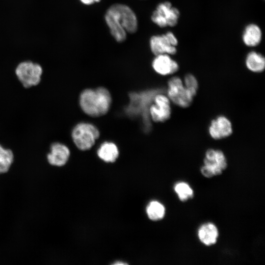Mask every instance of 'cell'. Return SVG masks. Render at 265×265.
I'll return each mask as SVG.
<instances>
[{"label": "cell", "mask_w": 265, "mask_h": 265, "mask_svg": "<svg viewBox=\"0 0 265 265\" xmlns=\"http://www.w3.org/2000/svg\"><path fill=\"white\" fill-rule=\"evenodd\" d=\"M117 25L122 27L127 33L132 34L138 29V20L133 10L128 5L114 3L106 12Z\"/></svg>", "instance_id": "7a4b0ae2"}, {"label": "cell", "mask_w": 265, "mask_h": 265, "mask_svg": "<svg viewBox=\"0 0 265 265\" xmlns=\"http://www.w3.org/2000/svg\"><path fill=\"white\" fill-rule=\"evenodd\" d=\"M167 96L170 101L183 108L189 106L195 96L185 86L178 77L171 78L168 82Z\"/></svg>", "instance_id": "8992f818"}, {"label": "cell", "mask_w": 265, "mask_h": 265, "mask_svg": "<svg viewBox=\"0 0 265 265\" xmlns=\"http://www.w3.org/2000/svg\"><path fill=\"white\" fill-rule=\"evenodd\" d=\"M146 212L149 218L154 221L162 219L165 214V208L163 205L156 201L151 202L148 205Z\"/></svg>", "instance_id": "ffe728a7"}, {"label": "cell", "mask_w": 265, "mask_h": 265, "mask_svg": "<svg viewBox=\"0 0 265 265\" xmlns=\"http://www.w3.org/2000/svg\"><path fill=\"white\" fill-rule=\"evenodd\" d=\"M83 4L90 5L95 3L94 0H80Z\"/></svg>", "instance_id": "cb8c5ba5"}, {"label": "cell", "mask_w": 265, "mask_h": 265, "mask_svg": "<svg viewBox=\"0 0 265 265\" xmlns=\"http://www.w3.org/2000/svg\"><path fill=\"white\" fill-rule=\"evenodd\" d=\"M111 102V94L104 87L85 89L80 93L79 97V104L81 110L91 117L105 115L110 109Z\"/></svg>", "instance_id": "6da1fadb"}, {"label": "cell", "mask_w": 265, "mask_h": 265, "mask_svg": "<svg viewBox=\"0 0 265 265\" xmlns=\"http://www.w3.org/2000/svg\"><path fill=\"white\" fill-rule=\"evenodd\" d=\"M158 93V91L153 90L131 93L130 103L127 109V111L130 112L131 114L141 115L146 126H148L151 119L149 113V107L153 102L155 96Z\"/></svg>", "instance_id": "277c9868"}, {"label": "cell", "mask_w": 265, "mask_h": 265, "mask_svg": "<svg viewBox=\"0 0 265 265\" xmlns=\"http://www.w3.org/2000/svg\"><path fill=\"white\" fill-rule=\"evenodd\" d=\"M204 165L212 172L214 176L220 175L227 166L226 157L219 150L210 149L206 152Z\"/></svg>", "instance_id": "9c48e42d"}, {"label": "cell", "mask_w": 265, "mask_h": 265, "mask_svg": "<svg viewBox=\"0 0 265 265\" xmlns=\"http://www.w3.org/2000/svg\"><path fill=\"white\" fill-rule=\"evenodd\" d=\"M119 150L117 145L110 141L102 143L97 150L98 157L106 162H113L119 156Z\"/></svg>", "instance_id": "2e32d148"}, {"label": "cell", "mask_w": 265, "mask_h": 265, "mask_svg": "<svg viewBox=\"0 0 265 265\" xmlns=\"http://www.w3.org/2000/svg\"><path fill=\"white\" fill-rule=\"evenodd\" d=\"M155 10L166 20L167 26L173 27L177 24L180 11L173 7L170 2L166 1L159 3Z\"/></svg>", "instance_id": "5bb4252c"}, {"label": "cell", "mask_w": 265, "mask_h": 265, "mask_svg": "<svg viewBox=\"0 0 265 265\" xmlns=\"http://www.w3.org/2000/svg\"><path fill=\"white\" fill-rule=\"evenodd\" d=\"M105 22L109 29L110 32L118 43L124 42L127 37V33L121 26L118 25L108 15L105 14Z\"/></svg>", "instance_id": "ac0fdd59"}, {"label": "cell", "mask_w": 265, "mask_h": 265, "mask_svg": "<svg viewBox=\"0 0 265 265\" xmlns=\"http://www.w3.org/2000/svg\"><path fill=\"white\" fill-rule=\"evenodd\" d=\"M174 190L180 200L183 202L191 198L193 195L192 189L186 183L180 182L176 184Z\"/></svg>", "instance_id": "44dd1931"}, {"label": "cell", "mask_w": 265, "mask_h": 265, "mask_svg": "<svg viewBox=\"0 0 265 265\" xmlns=\"http://www.w3.org/2000/svg\"><path fill=\"white\" fill-rule=\"evenodd\" d=\"M152 66L157 73L162 76L173 74L179 68L178 62L166 53L155 55Z\"/></svg>", "instance_id": "30bf717a"}, {"label": "cell", "mask_w": 265, "mask_h": 265, "mask_svg": "<svg viewBox=\"0 0 265 265\" xmlns=\"http://www.w3.org/2000/svg\"><path fill=\"white\" fill-rule=\"evenodd\" d=\"M262 39V31L258 25L254 23L246 25L242 34V40L245 45L249 47L257 46Z\"/></svg>", "instance_id": "4fadbf2b"}, {"label": "cell", "mask_w": 265, "mask_h": 265, "mask_svg": "<svg viewBox=\"0 0 265 265\" xmlns=\"http://www.w3.org/2000/svg\"><path fill=\"white\" fill-rule=\"evenodd\" d=\"M201 172L202 175L207 178H211L214 176L212 172L210 169L205 165L202 167Z\"/></svg>", "instance_id": "603a6c76"}, {"label": "cell", "mask_w": 265, "mask_h": 265, "mask_svg": "<svg viewBox=\"0 0 265 265\" xmlns=\"http://www.w3.org/2000/svg\"><path fill=\"white\" fill-rule=\"evenodd\" d=\"M101 0H94L95 2H99Z\"/></svg>", "instance_id": "484cf974"}, {"label": "cell", "mask_w": 265, "mask_h": 265, "mask_svg": "<svg viewBox=\"0 0 265 265\" xmlns=\"http://www.w3.org/2000/svg\"><path fill=\"white\" fill-rule=\"evenodd\" d=\"M14 154L11 150L0 144V174L7 173L14 161Z\"/></svg>", "instance_id": "d6986e66"}, {"label": "cell", "mask_w": 265, "mask_h": 265, "mask_svg": "<svg viewBox=\"0 0 265 265\" xmlns=\"http://www.w3.org/2000/svg\"><path fill=\"white\" fill-rule=\"evenodd\" d=\"M15 74L25 88L37 85L41 81L43 69L40 65L30 61L20 63L15 69Z\"/></svg>", "instance_id": "5b68a950"}, {"label": "cell", "mask_w": 265, "mask_h": 265, "mask_svg": "<svg viewBox=\"0 0 265 265\" xmlns=\"http://www.w3.org/2000/svg\"><path fill=\"white\" fill-rule=\"evenodd\" d=\"M198 235L200 240L203 243L210 246L216 243L218 232L217 228L213 224L207 223L200 227Z\"/></svg>", "instance_id": "9a60e30c"}, {"label": "cell", "mask_w": 265, "mask_h": 265, "mask_svg": "<svg viewBox=\"0 0 265 265\" xmlns=\"http://www.w3.org/2000/svg\"><path fill=\"white\" fill-rule=\"evenodd\" d=\"M125 264H127L124 263H122V262H121V263L118 262V263H115L114 264V265H125Z\"/></svg>", "instance_id": "d4e9b609"}, {"label": "cell", "mask_w": 265, "mask_h": 265, "mask_svg": "<svg viewBox=\"0 0 265 265\" xmlns=\"http://www.w3.org/2000/svg\"><path fill=\"white\" fill-rule=\"evenodd\" d=\"M245 65L252 72L261 73L265 68V57L261 53L251 51L246 55Z\"/></svg>", "instance_id": "e0dca14e"}, {"label": "cell", "mask_w": 265, "mask_h": 265, "mask_svg": "<svg viewBox=\"0 0 265 265\" xmlns=\"http://www.w3.org/2000/svg\"><path fill=\"white\" fill-rule=\"evenodd\" d=\"M71 136L76 147L80 150L90 149L100 136L98 129L93 124L80 122L73 128Z\"/></svg>", "instance_id": "3957f363"}, {"label": "cell", "mask_w": 265, "mask_h": 265, "mask_svg": "<svg viewBox=\"0 0 265 265\" xmlns=\"http://www.w3.org/2000/svg\"><path fill=\"white\" fill-rule=\"evenodd\" d=\"M183 83L186 88L195 96L198 88V82L196 77L188 74L185 76Z\"/></svg>", "instance_id": "7402d4cb"}, {"label": "cell", "mask_w": 265, "mask_h": 265, "mask_svg": "<svg viewBox=\"0 0 265 265\" xmlns=\"http://www.w3.org/2000/svg\"><path fill=\"white\" fill-rule=\"evenodd\" d=\"M233 132L232 125L226 117L221 115L213 119L209 127V133L214 139L229 136Z\"/></svg>", "instance_id": "8fae6325"}, {"label": "cell", "mask_w": 265, "mask_h": 265, "mask_svg": "<svg viewBox=\"0 0 265 265\" xmlns=\"http://www.w3.org/2000/svg\"><path fill=\"white\" fill-rule=\"evenodd\" d=\"M178 44V40L171 31L153 35L149 40L151 51L155 55L163 53L174 55L177 53Z\"/></svg>", "instance_id": "52a82bcc"}, {"label": "cell", "mask_w": 265, "mask_h": 265, "mask_svg": "<svg viewBox=\"0 0 265 265\" xmlns=\"http://www.w3.org/2000/svg\"><path fill=\"white\" fill-rule=\"evenodd\" d=\"M170 100L161 92L157 93L149 109L151 120L155 122H164L168 120L171 114Z\"/></svg>", "instance_id": "ba28073f"}, {"label": "cell", "mask_w": 265, "mask_h": 265, "mask_svg": "<svg viewBox=\"0 0 265 265\" xmlns=\"http://www.w3.org/2000/svg\"><path fill=\"white\" fill-rule=\"evenodd\" d=\"M70 155L68 147L62 143L56 142L51 144L47 159L51 165L61 167L67 163Z\"/></svg>", "instance_id": "7c38bea8"}]
</instances>
